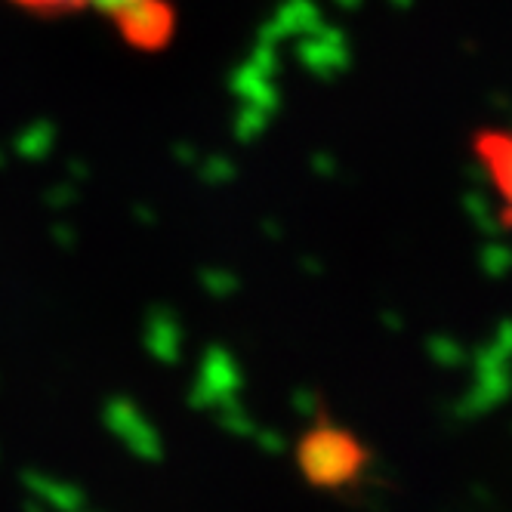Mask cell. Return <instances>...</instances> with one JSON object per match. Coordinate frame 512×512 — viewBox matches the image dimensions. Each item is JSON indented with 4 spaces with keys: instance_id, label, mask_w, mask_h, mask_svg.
<instances>
[{
    "instance_id": "7a4b0ae2",
    "label": "cell",
    "mask_w": 512,
    "mask_h": 512,
    "mask_svg": "<svg viewBox=\"0 0 512 512\" xmlns=\"http://www.w3.org/2000/svg\"><path fill=\"white\" fill-rule=\"evenodd\" d=\"M297 463H300V472L306 475L309 485L343 488L358 479L368 457H364L361 442L349 429L318 423L300 438Z\"/></svg>"
},
{
    "instance_id": "6da1fadb",
    "label": "cell",
    "mask_w": 512,
    "mask_h": 512,
    "mask_svg": "<svg viewBox=\"0 0 512 512\" xmlns=\"http://www.w3.org/2000/svg\"><path fill=\"white\" fill-rule=\"evenodd\" d=\"M7 7L34 19H99L115 38L139 53L158 56L179 34V0H4Z\"/></svg>"
},
{
    "instance_id": "3957f363",
    "label": "cell",
    "mask_w": 512,
    "mask_h": 512,
    "mask_svg": "<svg viewBox=\"0 0 512 512\" xmlns=\"http://www.w3.org/2000/svg\"><path fill=\"white\" fill-rule=\"evenodd\" d=\"M469 158L491 192L497 219L512 232V121L482 124L469 136Z\"/></svg>"
}]
</instances>
